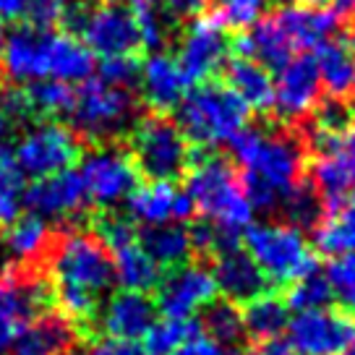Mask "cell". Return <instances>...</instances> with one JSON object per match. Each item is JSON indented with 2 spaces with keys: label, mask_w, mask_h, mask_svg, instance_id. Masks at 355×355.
I'll use <instances>...</instances> for the list:
<instances>
[{
  "label": "cell",
  "mask_w": 355,
  "mask_h": 355,
  "mask_svg": "<svg viewBox=\"0 0 355 355\" xmlns=\"http://www.w3.org/2000/svg\"><path fill=\"white\" fill-rule=\"evenodd\" d=\"M68 0H29L24 11V24L34 29H53L55 24H63Z\"/></svg>",
  "instance_id": "obj_44"
},
{
  "label": "cell",
  "mask_w": 355,
  "mask_h": 355,
  "mask_svg": "<svg viewBox=\"0 0 355 355\" xmlns=\"http://www.w3.org/2000/svg\"><path fill=\"white\" fill-rule=\"evenodd\" d=\"M81 170L78 175L84 180L89 201L100 204V207H115L131 196L136 189V165L128 152H123L115 144H92L89 152L78 157Z\"/></svg>",
  "instance_id": "obj_9"
},
{
  "label": "cell",
  "mask_w": 355,
  "mask_h": 355,
  "mask_svg": "<svg viewBox=\"0 0 355 355\" xmlns=\"http://www.w3.org/2000/svg\"><path fill=\"white\" fill-rule=\"evenodd\" d=\"M282 214L288 217L290 225L295 227H311L316 225L319 217H322V199H319V191L313 186H303V183H295L293 189L288 191V196L279 204Z\"/></svg>",
  "instance_id": "obj_37"
},
{
  "label": "cell",
  "mask_w": 355,
  "mask_h": 355,
  "mask_svg": "<svg viewBox=\"0 0 355 355\" xmlns=\"http://www.w3.org/2000/svg\"><path fill=\"white\" fill-rule=\"evenodd\" d=\"M266 8V0H217L214 16L225 24V29H251Z\"/></svg>",
  "instance_id": "obj_39"
},
{
  "label": "cell",
  "mask_w": 355,
  "mask_h": 355,
  "mask_svg": "<svg viewBox=\"0 0 355 355\" xmlns=\"http://www.w3.org/2000/svg\"><path fill=\"white\" fill-rule=\"evenodd\" d=\"M173 355H243L235 345H222L211 340L209 334H193L189 343H183Z\"/></svg>",
  "instance_id": "obj_45"
},
{
  "label": "cell",
  "mask_w": 355,
  "mask_h": 355,
  "mask_svg": "<svg viewBox=\"0 0 355 355\" xmlns=\"http://www.w3.org/2000/svg\"><path fill=\"white\" fill-rule=\"evenodd\" d=\"M76 34L92 50V55L100 58L136 55L141 50L136 13L125 6H112V3H102L94 8L89 6Z\"/></svg>",
  "instance_id": "obj_12"
},
{
  "label": "cell",
  "mask_w": 355,
  "mask_h": 355,
  "mask_svg": "<svg viewBox=\"0 0 355 355\" xmlns=\"http://www.w3.org/2000/svg\"><path fill=\"white\" fill-rule=\"evenodd\" d=\"M68 115L76 136H84L92 144H112L139 121V102L128 89L110 87L100 78H87L73 92Z\"/></svg>",
  "instance_id": "obj_5"
},
{
  "label": "cell",
  "mask_w": 355,
  "mask_h": 355,
  "mask_svg": "<svg viewBox=\"0 0 355 355\" xmlns=\"http://www.w3.org/2000/svg\"><path fill=\"white\" fill-rule=\"evenodd\" d=\"M139 84H141L144 102L152 107V112H162V115L175 110L189 87L178 60L167 53H152L146 58V63H141Z\"/></svg>",
  "instance_id": "obj_22"
},
{
  "label": "cell",
  "mask_w": 355,
  "mask_h": 355,
  "mask_svg": "<svg viewBox=\"0 0 355 355\" xmlns=\"http://www.w3.org/2000/svg\"><path fill=\"white\" fill-rule=\"evenodd\" d=\"M66 355H68V353H66Z\"/></svg>",
  "instance_id": "obj_58"
},
{
  "label": "cell",
  "mask_w": 355,
  "mask_h": 355,
  "mask_svg": "<svg viewBox=\"0 0 355 355\" xmlns=\"http://www.w3.org/2000/svg\"><path fill=\"white\" fill-rule=\"evenodd\" d=\"M24 92H26L32 118H55V115L71 110L76 89L66 81H58V78H42V81L29 84Z\"/></svg>",
  "instance_id": "obj_34"
},
{
  "label": "cell",
  "mask_w": 355,
  "mask_h": 355,
  "mask_svg": "<svg viewBox=\"0 0 355 355\" xmlns=\"http://www.w3.org/2000/svg\"><path fill=\"white\" fill-rule=\"evenodd\" d=\"M125 201H128V214L144 227L186 222L196 211L189 193L178 191L167 180H149L144 186H136Z\"/></svg>",
  "instance_id": "obj_20"
},
{
  "label": "cell",
  "mask_w": 355,
  "mask_h": 355,
  "mask_svg": "<svg viewBox=\"0 0 355 355\" xmlns=\"http://www.w3.org/2000/svg\"><path fill=\"white\" fill-rule=\"evenodd\" d=\"M47 298L50 293L42 279L21 275V269L0 277V355L11 350L19 332L26 322H32V316L42 309Z\"/></svg>",
  "instance_id": "obj_14"
},
{
  "label": "cell",
  "mask_w": 355,
  "mask_h": 355,
  "mask_svg": "<svg viewBox=\"0 0 355 355\" xmlns=\"http://www.w3.org/2000/svg\"><path fill=\"white\" fill-rule=\"evenodd\" d=\"M230 55V40L225 34V24L214 13H201L191 19L189 29L178 44V66L189 81V87L209 81L217 71H222Z\"/></svg>",
  "instance_id": "obj_10"
},
{
  "label": "cell",
  "mask_w": 355,
  "mask_h": 355,
  "mask_svg": "<svg viewBox=\"0 0 355 355\" xmlns=\"http://www.w3.org/2000/svg\"><path fill=\"white\" fill-rule=\"evenodd\" d=\"M3 42H6V26L0 21V53H3Z\"/></svg>",
  "instance_id": "obj_54"
},
{
  "label": "cell",
  "mask_w": 355,
  "mask_h": 355,
  "mask_svg": "<svg viewBox=\"0 0 355 355\" xmlns=\"http://www.w3.org/2000/svg\"><path fill=\"white\" fill-rule=\"evenodd\" d=\"M13 128H16V118L6 110V105L0 102V146H6V141L13 136Z\"/></svg>",
  "instance_id": "obj_50"
},
{
  "label": "cell",
  "mask_w": 355,
  "mask_h": 355,
  "mask_svg": "<svg viewBox=\"0 0 355 355\" xmlns=\"http://www.w3.org/2000/svg\"><path fill=\"white\" fill-rule=\"evenodd\" d=\"M251 355H295V350H293L290 343H285V340L272 337V340H261V345H259Z\"/></svg>",
  "instance_id": "obj_48"
},
{
  "label": "cell",
  "mask_w": 355,
  "mask_h": 355,
  "mask_svg": "<svg viewBox=\"0 0 355 355\" xmlns=\"http://www.w3.org/2000/svg\"><path fill=\"white\" fill-rule=\"evenodd\" d=\"M204 327H207L211 340H217L222 345H235L238 347L245 337L243 313L235 309V303H230V300H220V303L211 300L207 306Z\"/></svg>",
  "instance_id": "obj_36"
},
{
  "label": "cell",
  "mask_w": 355,
  "mask_h": 355,
  "mask_svg": "<svg viewBox=\"0 0 355 355\" xmlns=\"http://www.w3.org/2000/svg\"><path fill=\"white\" fill-rule=\"evenodd\" d=\"M87 355H149L144 347L136 343H123V340H102Z\"/></svg>",
  "instance_id": "obj_47"
},
{
  "label": "cell",
  "mask_w": 355,
  "mask_h": 355,
  "mask_svg": "<svg viewBox=\"0 0 355 355\" xmlns=\"http://www.w3.org/2000/svg\"><path fill=\"white\" fill-rule=\"evenodd\" d=\"M0 243H3V222H0Z\"/></svg>",
  "instance_id": "obj_56"
},
{
  "label": "cell",
  "mask_w": 355,
  "mask_h": 355,
  "mask_svg": "<svg viewBox=\"0 0 355 355\" xmlns=\"http://www.w3.org/2000/svg\"><path fill=\"white\" fill-rule=\"evenodd\" d=\"M350 125V112L340 100L316 105L313 110V139H340Z\"/></svg>",
  "instance_id": "obj_42"
},
{
  "label": "cell",
  "mask_w": 355,
  "mask_h": 355,
  "mask_svg": "<svg viewBox=\"0 0 355 355\" xmlns=\"http://www.w3.org/2000/svg\"><path fill=\"white\" fill-rule=\"evenodd\" d=\"M337 3V11L345 16H355V0H334Z\"/></svg>",
  "instance_id": "obj_52"
},
{
  "label": "cell",
  "mask_w": 355,
  "mask_h": 355,
  "mask_svg": "<svg viewBox=\"0 0 355 355\" xmlns=\"http://www.w3.org/2000/svg\"><path fill=\"white\" fill-rule=\"evenodd\" d=\"M53 298L66 319H94L115 282L112 256L97 235L71 230L50 248Z\"/></svg>",
  "instance_id": "obj_1"
},
{
  "label": "cell",
  "mask_w": 355,
  "mask_h": 355,
  "mask_svg": "<svg viewBox=\"0 0 355 355\" xmlns=\"http://www.w3.org/2000/svg\"><path fill=\"white\" fill-rule=\"evenodd\" d=\"M29 0H0V21H13V19H24Z\"/></svg>",
  "instance_id": "obj_49"
},
{
  "label": "cell",
  "mask_w": 355,
  "mask_h": 355,
  "mask_svg": "<svg viewBox=\"0 0 355 355\" xmlns=\"http://www.w3.org/2000/svg\"><path fill=\"white\" fill-rule=\"evenodd\" d=\"M243 245L269 282L293 285L316 272V259L306 235L290 222H251L243 230Z\"/></svg>",
  "instance_id": "obj_6"
},
{
  "label": "cell",
  "mask_w": 355,
  "mask_h": 355,
  "mask_svg": "<svg viewBox=\"0 0 355 355\" xmlns=\"http://www.w3.org/2000/svg\"><path fill=\"white\" fill-rule=\"evenodd\" d=\"M24 170L11 149L0 146V222L11 225L24 209Z\"/></svg>",
  "instance_id": "obj_33"
},
{
  "label": "cell",
  "mask_w": 355,
  "mask_h": 355,
  "mask_svg": "<svg viewBox=\"0 0 355 355\" xmlns=\"http://www.w3.org/2000/svg\"><path fill=\"white\" fill-rule=\"evenodd\" d=\"M136 26H139V40H141V47L144 50H152V53H159L167 42V21L159 11H155L152 6H139L136 8Z\"/></svg>",
  "instance_id": "obj_43"
},
{
  "label": "cell",
  "mask_w": 355,
  "mask_h": 355,
  "mask_svg": "<svg viewBox=\"0 0 355 355\" xmlns=\"http://www.w3.org/2000/svg\"><path fill=\"white\" fill-rule=\"evenodd\" d=\"M209 0H165V13L170 19H196L204 13Z\"/></svg>",
  "instance_id": "obj_46"
},
{
  "label": "cell",
  "mask_w": 355,
  "mask_h": 355,
  "mask_svg": "<svg viewBox=\"0 0 355 355\" xmlns=\"http://www.w3.org/2000/svg\"><path fill=\"white\" fill-rule=\"evenodd\" d=\"M53 29H34L29 24L6 34L0 68L16 84H34L47 78V40Z\"/></svg>",
  "instance_id": "obj_19"
},
{
  "label": "cell",
  "mask_w": 355,
  "mask_h": 355,
  "mask_svg": "<svg viewBox=\"0 0 355 355\" xmlns=\"http://www.w3.org/2000/svg\"><path fill=\"white\" fill-rule=\"evenodd\" d=\"M316 245L329 256L355 254V199L334 204L329 214L319 220Z\"/></svg>",
  "instance_id": "obj_30"
},
{
  "label": "cell",
  "mask_w": 355,
  "mask_h": 355,
  "mask_svg": "<svg viewBox=\"0 0 355 355\" xmlns=\"http://www.w3.org/2000/svg\"><path fill=\"white\" fill-rule=\"evenodd\" d=\"M233 157L243 167V191L254 211L279 209L288 191L300 183L303 149L282 131L245 125L230 141Z\"/></svg>",
  "instance_id": "obj_2"
},
{
  "label": "cell",
  "mask_w": 355,
  "mask_h": 355,
  "mask_svg": "<svg viewBox=\"0 0 355 355\" xmlns=\"http://www.w3.org/2000/svg\"><path fill=\"white\" fill-rule=\"evenodd\" d=\"M214 295L217 285L207 266L180 264L159 282L157 306L167 319H193V313L207 309Z\"/></svg>",
  "instance_id": "obj_15"
},
{
  "label": "cell",
  "mask_w": 355,
  "mask_h": 355,
  "mask_svg": "<svg viewBox=\"0 0 355 355\" xmlns=\"http://www.w3.org/2000/svg\"><path fill=\"white\" fill-rule=\"evenodd\" d=\"M50 241H53L50 225L34 214H26V217L11 222V230L6 235L8 254L19 264H32L37 259H42V254H47V248H50Z\"/></svg>",
  "instance_id": "obj_31"
},
{
  "label": "cell",
  "mask_w": 355,
  "mask_h": 355,
  "mask_svg": "<svg viewBox=\"0 0 355 355\" xmlns=\"http://www.w3.org/2000/svg\"><path fill=\"white\" fill-rule=\"evenodd\" d=\"M155 313H157L155 300L149 298L146 293L121 290L102 309H97L94 319H97L100 332L107 334V340L136 343L155 324Z\"/></svg>",
  "instance_id": "obj_18"
},
{
  "label": "cell",
  "mask_w": 355,
  "mask_h": 355,
  "mask_svg": "<svg viewBox=\"0 0 355 355\" xmlns=\"http://www.w3.org/2000/svg\"><path fill=\"white\" fill-rule=\"evenodd\" d=\"M251 107L225 81H201L183 94L175 107V123L201 149L230 144L238 131L248 125Z\"/></svg>",
  "instance_id": "obj_4"
},
{
  "label": "cell",
  "mask_w": 355,
  "mask_h": 355,
  "mask_svg": "<svg viewBox=\"0 0 355 355\" xmlns=\"http://www.w3.org/2000/svg\"><path fill=\"white\" fill-rule=\"evenodd\" d=\"M102 3H112V6H133V8H139V6H149L152 0H102Z\"/></svg>",
  "instance_id": "obj_53"
},
{
  "label": "cell",
  "mask_w": 355,
  "mask_h": 355,
  "mask_svg": "<svg viewBox=\"0 0 355 355\" xmlns=\"http://www.w3.org/2000/svg\"><path fill=\"white\" fill-rule=\"evenodd\" d=\"M211 277H214L217 293H222L230 303H248L266 293V279L261 269L238 245H230L217 254Z\"/></svg>",
  "instance_id": "obj_21"
},
{
  "label": "cell",
  "mask_w": 355,
  "mask_h": 355,
  "mask_svg": "<svg viewBox=\"0 0 355 355\" xmlns=\"http://www.w3.org/2000/svg\"><path fill=\"white\" fill-rule=\"evenodd\" d=\"M316 162L313 189L322 193L329 204H343L355 199V144H347L345 136L340 139H313Z\"/></svg>",
  "instance_id": "obj_16"
},
{
  "label": "cell",
  "mask_w": 355,
  "mask_h": 355,
  "mask_svg": "<svg viewBox=\"0 0 355 355\" xmlns=\"http://www.w3.org/2000/svg\"><path fill=\"white\" fill-rule=\"evenodd\" d=\"M141 248L152 256V261L157 266H180L189 264L191 254H193V241H191V233L178 225V222H170V225H159V227H146V233L141 235Z\"/></svg>",
  "instance_id": "obj_29"
},
{
  "label": "cell",
  "mask_w": 355,
  "mask_h": 355,
  "mask_svg": "<svg viewBox=\"0 0 355 355\" xmlns=\"http://www.w3.org/2000/svg\"><path fill=\"white\" fill-rule=\"evenodd\" d=\"M201 327L193 319H162L149 327L144 334V350L149 355H173L183 343H189Z\"/></svg>",
  "instance_id": "obj_35"
},
{
  "label": "cell",
  "mask_w": 355,
  "mask_h": 355,
  "mask_svg": "<svg viewBox=\"0 0 355 355\" xmlns=\"http://www.w3.org/2000/svg\"><path fill=\"white\" fill-rule=\"evenodd\" d=\"M350 123H353V139H355V118H353V121H350Z\"/></svg>",
  "instance_id": "obj_57"
},
{
  "label": "cell",
  "mask_w": 355,
  "mask_h": 355,
  "mask_svg": "<svg viewBox=\"0 0 355 355\" xmlns=\"http://www.w3.org/2000/svg\"><path fill=\"white\" fill-rule=\"evenodd\" d=\"M275 19L295 53L319 50L337 29V13L311 6H282Z\"/></svg>",
  "instance_id": "obj_23"
},
{
  "label": "cell",
  "mask_w": 355,
  "mask_h": 355,
  "mask_svg": "<svg viewBox=\"0 0 355 355\" xmlns=\"http://www.w3.org/2000/svg\"><path fill=\"white\" fill-rule=\"evenodd\" d=\"M186 193L204 217L225 235H238L254 222V207L245 196L235 167L220 155L204 152L186 170Z\"/></svg>",
  "instance_id": "obj_3"
},
{
  "label": "cell",
  "mask_w": 355,
  "mask_h": 355,
  "mask_svg": "<svg viewBox=\"0 0 355 355\" xmlns=\"http://www.w3.org/2000/svg\"><path fill=\"white\" fill-rule=\"evenodd\" d=\"M327 279L334 298L350 313H355V254L334 256V261L327 269Z\"/></svg>",
  "instance_id": "obj_40"
},
{
  "label": "cell",
  "mask_w": 355,
  "mask_h": 355,
  "mask_svg": "<svg viewBox=\"0 0 355 355\" xmlns=\"http://www.w3.org/2000/svg\"><path fill=\"white\" fill-rule=\"evenodd\" d=\"M243 313V327L245 334H251L256 340H272L288 329V306L272 295V293H261L259 298L248 300Z\"/></svg>",
  "instance_id": "obj_32"
},
{
  "label": "cell",
  "mask_w": 355,
  "mask_h": 355,
  "mask_svg": "<svg viewBox=\"0 0 355 355\" xmlns=\"http://www.w3.org/2000/svg\"><path fill=\"white\" fill-rule=\"evenodd\" d=\"M112 266H115V279L123 285V290H136V293H149L159 285V266L152 261L139 238L125 245H118L110 251Z\"/></svg>",
  "instance_id": "obj_28"
},
{
  "label": "cell",
  "mask_w": 355,
  "mask_h": 355,
  "mask_svg": "<svg viewBox=\"0 0 355 355\" xmlns=\"http://www.w3.org/2000/svg\"><path fill=\"white\" fill-rule=\"evenodd\" d=\"M139 78H141V63L136 55L102 58L100 81H105V84L131 92L133 87H139Z\"/></svg>",
  "instance_id": "obj_41"
},
{
  "label": "cell",
  "mask_w": 355,
  "mask_h": 355,
  "mask_svg": "<svg viewBox=\"0 0 355 355\" xmlns=\"http://www.w3.org/2000/svg\"><path fill=\"white\" fill-rule=\"evenodd\" d=\"M343 355H355V343L353 345H350V347H347V350H345V353Z\"/></svg>",
  "instance_id": "obj_55"
},
{
  "label": "cell",
  "mask_w": 355,
  "mask_h": 355,
  "mask_svg": "<svg viewBox=\"0 0 355 355\" xmlns=\"http://www.w3.org/2000/svg\"><path fill=\"white\" fill-rule=\"evenodd\" d=\"M225 84L256 112H269L275 105V81L269 76V68H264L254 58L233 55L222 66Z\"/></svg>",
  "instance_id": "obj_26"
},
{
  "label": "cell",
  "mask_w": 355,
  "mask_h": 355,
  "mask_svg": "<svg viewBox=\"0 0 355 355\" xmlns=\"http://www.w3.org/2000/svg\"><path fill=\"white\" fill-rule=\"evenodd\" d=\"M275 78V105L272 110L282 121L295 123L316 110L322 94V76L319 66L311 55L290 58Z\"/></svg>",
  "instance_id": "obj_13"
},
{
  "label": "cell",
  "mask_w": 355,
  "mask_h": 355,
  "mask_svg": "<svg viewBox=\"0 0 355 355\" xmlns=\"http://www.w3.org/2000/svg\"><path fill=\"white\" fill-rule=\"evenodd\" d=\"M290 347L295 355H343L355 343V319L345 311H295L288 322Z\"/></svg>",
  "instance_id": "obj_11"
},
{
  "label": "cell",
  "mask_w": 355,
  "mask_h": 355,
  "mask_svg": "<svg viewBox=\"0 0 355 355\" xmlns=\"http://www.w3.org/2000/svg\"><path fill=\"white\" fill-rule=\"evenodd\" d=\"M94 73V55L71 32H50L47 40V78L81 84Z\"/></svg>",
  "instance_id": "obj_27"
},
{
  "label": "cell",
  "mask_w": 355,
  "mask_h": 355,
  "mask_svg": "<svg viewBox=\"0 0 355 355\" xmlns=\"http://www.w3.org/2000/svg\"><path fill=\"white\" fill-rule=\"evenodd\" d=\"M131 136V159L136 173H141L149 180H167L186 175L191 165V144L178 128L175 121H170L162 112H152L146 118H139L128 131Z\"/></svg>",
  "instance_id": "obj_7"
},
{
  "label": "cell",
  "mask_w": 355,
  "mask_h": 355,
  "mask_svg": "<svg viewBox=\"0 0 355 355\" xmlns=\"http://www.w3.org/2000/svg\"><path fill=\"white\" fill-rule=\"evenodd\" d=\"M332 298L334 295H332V288H329L327 275L311 272V275H306V277H300L293 282L288 303L295 311H311V309H324Z\"/></svg>",
  "instance_id": "obj_38"
},
{
  "label": "cell",
  "mask_w": 355,
  "mask_h": 355,
  "mask_svg": "<svg viewBox=\"0 0 355 355\" xmlns=\"http://www.w3.org/2000/svg\"><path fill=\"white\" fill-rule=\"evenodd\" d=\"M13 155L21 165L24 175L40 180L71 170V165L81 157V144L71 125L58 121H40L21 133Z\"/></svg>",
  "instance_id": "obj_8"
},
{
  "label": "cell",
  "mask_w": 355,
  "mask_h": 355,
  "mask_svg": "<svg viewBox=\"0 0 355 355\" xmlns=\"http://www.w3.org/2000/svg\"><path fill=\"white\" fill-rule=\"evenodd\" d=\"M87 189L84 180L73 170H63L55 175L40 178L32 189L24 193V207L34 217L50 220H68L87 207Z\"/></svg>",
  "instance_id": "obj_17"
},
{
  "label": "cell",
  "mask_w": 355,
  "mask_h": 355,
  "mask_svg": "<svg viewBox=\"0 0 355 355\" xmlns=\"http://www.w3.org/2000/svg\"><path fill=\"white\" fill-rule=\"evenodd\" d=\"M76 340V329L63 313H40L26 322L16 343L11 345L13 355H66Z\"/></svg>",
  "instance_id": "obj_25"
},
{
  "label": "cell",
  "mask_w": 355,
  "mask_h": 355,
  "mask_svg": "<svg viewBox=\"0 0 355 355\" xmlns=\"http://www.w3.org/2000/svg\"><path fill=\"white\" fill-rule=\"evenodd\" d=\"M319 76L322 87L332 94L334 100H345L355 94V32H345L329 37L319 47Z\"/></svg>",
  "instance_id": "obj_24"
},
{
  "label": "cell",
  "mask_w": 355,
  "mask_h": 355,
  "mask_svg": "<svg viewBox=\"0 0 355 355\" xmlns=\"http://www.w3.org/2000/svg\"><path fill=\"white\" fill-rule=\"evenodd\" d=\"M282 6H311V8H324L329 0H277Z\"/></svg>",
  "instance_id": "obj_51"
}]
</instances>
